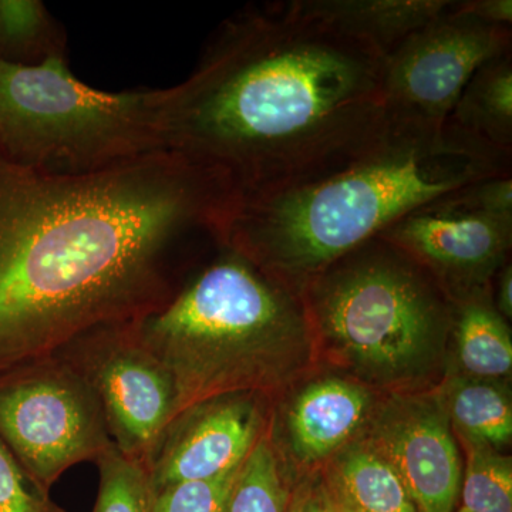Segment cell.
<instances>
[{
    "mask_svg": "<svg viewBox=\"0 0 512 512\" xmlns=\"http://www.w3.org/2000/svg\"><path fill=\"white\" fill-rule=\"evenodd\" d=\"M458 512H467V511L464 510V508H460V510H458Z\"/></svg>",
    "mask_w": 512,
    "mask_h": 512,
    "instance_id": "30",
    "label": "cell"
},
{
    "mask_svg": "<svg viewBox=\"0 0 512 512\" xmlns=\"http://www.w3.org/2000/svg\"><path fill=\"white\" fill-rule=\"evenodd\" d=\"M57 355L89 384L121 456L150 470L174 419L177 392L170 372L141 339L137 320L89 330Z\"/></svg>",
    "mask_w": 512,
    "mask_h": 512,
    "instance_id": "8",
    "label": "cell"
},
{
    "mask_svg": "<svg viewBox=\"0 0 512 512\" xmlns=\"http://www.w3.org/2000/svg\"><path fill=\"white\" fill-rule=\"evenodd\" d=\"M242 464L211 480L185 481L161 488L154 493L151 512H224Z\"/></svg>",
    "mask_w": 512,
    "mask_h": 512,
    "instance_id": "23",
    "label": "cell"
},
{
    "mask_svg": "<svg viewBox=\"0 0 512 512\" xmlns=\"http://www.w3.org/2000/svg\"><path fill=\"white\" fill-rule=\"evenodd\" d=\"M137 328L173 377L174 419L228 394L272 399L312 365L318 345L301 293L227 242Z\"/></svg>",
    "mask_w": 512,
    "mask_h": 512,
    "instance_id": "4",
    "label": "cell"
},
{
    "mask_svg": "<svg viewBox=\"0 0 512 512\" xmlns=\"http://www.w3.org/2000/svg\"><path fill=\"white\" fill-rule=\"evenodd\" d=\"M0 441L45 497L70 467L114 447L89 384L57 353L0 375Z\"/></svg>",
    "mask_w": 512,
    "mask_h": 512,
    "instance_id": "7",
    "label": "cell"
},
{
    "mask_svg": "<svg viewBox=\"0 0 512 512\" xmlns=\"http://www.w3.org/2000/svg\"><path fill=\"white\" fill-rule=\"evenodd\" d=\"M234 205L221 175L174 151L79 177L0 153V375L163 308L224 244Z\"/></svg>",
    "mask_w": 512,
    "mask_h": 512,
    "instance_id": "1",
    "label": "cell"
},
{
    "mask_svg": "<svg viewBox=\"0 0 512 512\" xmlns=\"http://www.w3.org/2000/svg\"><path fill=\"white\" fill-rule=\"evenodd\" d=\"M457 9L487 25L512 26L511 0H457Z\"/></svg>",
    "mask_w": 512,
    "mask_h": 512,
    "instance_id": "26",
    "label": "cell"
},
{
    "mask_svg": "<svg viewBox=\"0 0 512 512\" xmlns=\"http://www.w3.org/2000/svg\"><path fill=\"white\" fill-rule=\"evenodd\" d=\"M379 237L419 262L456 302L490 288L507 264L512 218L470 210L448 194L410 212Z\"/></svg>",
    "mask_w": 512,
    "mask_h": 512,
    "instance_id": "10",
    "label": "cell"
},
{
    "mask_svg": "<svg viewBox=\"0 0 512 512\" xmlns=\"http://www.w3.org/2000/svg\"><path fill=\"white\" fill-rule=\"evenodd\" d=\"M292 5L384 60L416 30L446 12L451 0H292Z\"/></svg>",
    "mask_w": 512,
    "mask_h": 512,
    "instance_id": "14",
    "label": "cell"
},
{
    "mask_svg": "<svg viewBox=\"0 0 512 512\" xmlns=\"http://www.w3.org/2000/svg\"><path fill=\"white\" fill-rule=\"evenodd\" d=\"M165 89L109 93L80 82L55 57L0 60V153L47 175L103 173L167 151Z\"/></svg>",
    "mask_w": 512,
    "mask_h": 512,
    "instance_id": "6",
    "label": "cell"
},
{
    "mask_svg": "<svg viewBox=\"0 0 512 512\" xmlns=\"http://www.w3.org/2000/svg\"><path fill=\"white\" fill-rule=\"evenodd\" d=\"M301 295L318 342L362 382L403 389L439 370L454 303L392 242H363L312 276Z\"/></svg>",
    "mask_w": 512,
    "mask_h": 512,
    "instance_id": "5",
    "label": "cell"
},
{
    "mask_svg": "<svg viewBox=\"0 0 512 512\" xmlns=\"http://www.w3.org/2000/svg\"><path fill=\"white\" fill-rule=\"evenodd\" d=\"M363 441L396 471L417 512L454 511L463 471L439 397H394Z\"/></svg>",
    "mask_w": 512,
    "mask_h": 512,
    "instance_id": "11",
    "label": "cell"
},
{
    "mask_svg": "<svg viewBox=\"0 0 512 512\" xmlns=\"http://www.w3.org/2000/svg\"><path fill=\"white\" fill-rule=\"evenodd\" d=\"M100 484L93 512H151L154 490L148 468L111 448L96 461Z\"/></svg>",
    "mask_w": 512,
    "mask_h": 512,
    "instance_id": "22",
    "label": "cell"
},
{
    "mask_svg": "<svg viewBox=\"0 0 512 512\" xmlns=\"http://www.w3.org/2000/svg\"><path fill=\"white\" fill-rule=\"evenodd\" d=\"M66 32L40 0H0V60L36 66L64 57Z\"/></svg>",
    "mask_w": 512,
    "mask_h": 512,
    "instance_id": "19",
    "label": "cell"
},
{
    "mask_svg": "<svg viewBox=\"0 0 512 512\" xmlns=\"http://www.w3.org/2000/svg\"><path fill=\"white\" fill-rule=\"evenodd\" d=\"M463 443L467 466L461 480V508L467 512H512L511 458L485 444Z\"/></svg>",
    "mask_w": 512,
    "mask_h": 512,
    "instance_id": "21",
    "label": "cell"
},
{
    "mask_svg": "<svg viewBox=\"0 0 512 512\" xmlns=\"http://www.w3.org/2000/svg\"><path fill=\"white\" fill-rule=\"evenodd\" d=\"M265 403L251 394H228L171 421L148 470L154 493L224 476L241 466L268 429Z\"/></svg>",
    "mask_w": 512,
    "mask_h": 512,
    "instance_id": "12",
    "label": "cell"
},
{
    "mask_svg": "<svg viewBox=\"0 0 512 512\" xmlns=\"http://www.w3.org/2000/svg\"><path fill=\"white\" fill-rule=\"evenodd\" d=\"M491 301L494 308L505 320L512 316V268L505 264L495 274L490 284Z\"/></svg>",
    "mask_w": 512,
    "mask_h": 512,
    "instance_id": "28",
    "label": "cell"
},
{
    "mask_svg": "<svg viewBox=\"0 0 512 512\" xmlns=\"http://www.w3.org/2000/svg\"><path fill=\"white\" fill-rule=\"evenodd\" d=\"M447 121L491 150L512 157V52L474 73Z\"/></svg>",
    "mask_w": 512,
    "mask_h": 512,
    "instance_id": "15",
    "label": "cell"
},
{
    "mask_svg": "<svg viewBox=\"0 0 512 512\" xmlns=\"http://www.w3.org/2000/svg\"><path fill=\"white\" fill-rule=\"evenodd\" d=\"M289 495L271 430L239 468L224 512H288Z\"/></svg>",
    "mask_w": 512,
    "mask_h": 512,
    "instance_id": "20",
    "label": "cell"
},
{
    "mask_svg": "<svg viewBox=\"0 0 512 512\" xmlns=\"http://www.w3.org/2000/svg\"><path fill=\"white\" fill-rule=\"evenodd\" d=\"M512 52V28L487 25L457 0L383 60L386 113L444 126L464 87L483 64Z\"/></svg>",
    "mask_w": 512,
    "mask_h": 512,
    "instance_id": "9",
    "label": "cell"
},
{
    "mask_svg": "<svg viewBox=\"0 0 512 512\" xmlns=\"http://www.w3.org/2000/svg\"><path fill=\"white\" fill-rule=\"evenodd\" d=\"M454 303L458 362L467 376L495 380L510 375L512 340L507 320L491 301L490 288Z\"/></svg>",
    "mask_w": 512,
    "mask_h": 512,
    "instance_id": "16",
    "label": "cell"
},
{
    "mask_svg": "<svg viewBox=\"0 0 512 512\" xmlns=\"http://www.w3.org/2000/svg\"><path fill=\"white\" fill-rule=\"evenodd\" d=\"M511 173L512 157L448 121L439 127L387 114L379 136L335 170L239 202L225 239L301 293L312 276L410 212Z\"/></svg>",
    "mask_w": 512,
    "mask_h": 512,
    "instance_id": "3",
    "label": "cell"
},
{
    "mask_svg": "<svg viewBox=\"0 0 512 512\" xmlns=\"http://www.w3.org/2000/svg\"><path fill=\"white\" fill-rule=\"evenodd\" d=\"M0 512H62L40 494L0 441Z\"/></svg>",
    "mask_w": 512,
    "mask_h": 512,
    "instance_id": "24",
    "label": "cell"
},
{
    "mask_svg": "<svg viewBox=\"0 0 512 512\" xmlns=\"http://www.w3.org/2000/svg\"><path fill=\"white\" fill-rule=\"evenodd\" d=\"M372 392L363 384L323 377L303 387L286 413L293 454L315 464L345 448L373 413Z\"/></svg>",
    "mask_w": 512,
    "mask_h": 512,
    "instance_id": "13",
    "label": "cell"
},
{
    "mask_svg": "<svg viewBox=\"0 0 512 512\" xmlns=\"http://www.w3.org/2000/svg\"><path fill=\"white\" fill-rule=\"evenodd\" d=\"M453 201L470 210L512 218V173L494 175L451 194Z\"/></svg>",
    "mask_w": 512,
    "mask_h": 512,
    "instance_id": "25",
    "label": "cell"
},
{
    "mask_svg": "<svg viewBox=\"0 0 512 512\" xmlns=\"http://www.w3.org/2000/svg\"><path fill=\"white\" fill-rule=\"evenodd\" d=\"M328 487V485H326ZM329 490V488H328ZM330 501H329V512H355L352 508L349 507L348 504L343 503L340 498L336 497L335 494L330 493Z\"/></svg>",
    "mask_w": 512,
    "mask_h": 512,
    "instance_id": "29",
    "label": "cell"
},
{
    "mask_svg": "<svg viewBox=\"0 0 512 512\" xmlns=\"http://www.w3.org/2000/svg\"><path fill=\"white\" fill-rule=\"evenodd\" d=\"M328 488L355 512H417L396 471L365 441L336 457Z\"/></svg>",
    "mask_w": 512,
    "mask_h": 512,
    "instance_id": "17",
    "label": "cell"
},
{
    "mask_svg": "<svg viewBox=\"0 0 512 512\" xmlns=\"http://www.w3.org/2000/svg\"><path fill=\"white\" fill-rule=\"evenodd\" d=\"M380 59L292 2L224 20L165 89L167 151L214 171L237 204L335 170L387 123Z\"/></svg>",
    "mask_w": 512,
    "mask_h": 512,
    "instance_id": "2",
    "label": "cell"
},
{
    "mask_svg": "<svg viewBox=\"0 0 512 512\" xmlns=\"http://www.w3.org/2000/svg\"><path fill=\"white\" fill-rule=\"evenodd\" d=\"M439 397L448 420L463 440L495 448L512 437V406L507 390L494 380L456 377Z\"/></svg>",
    "mask_w": 512,
    "mask_h": 512,
    "instance_id": "18",
    "label": "cell"
},
{
    "mask_svg": "<svg viewBox=\"0 0 512 512\" xmlns=\"http://www.w3.org/2000/svg\"><path fill=\"white\" fill-rule=\"evenodd\" d=\"M330 494L322 484H303L293 495L288 512H329Z\"/></svg>",
    "mask_w": 512,
    "mask_h": 512,
    "instance_id": "27",
    "label": "cell"
}]
</instances>
